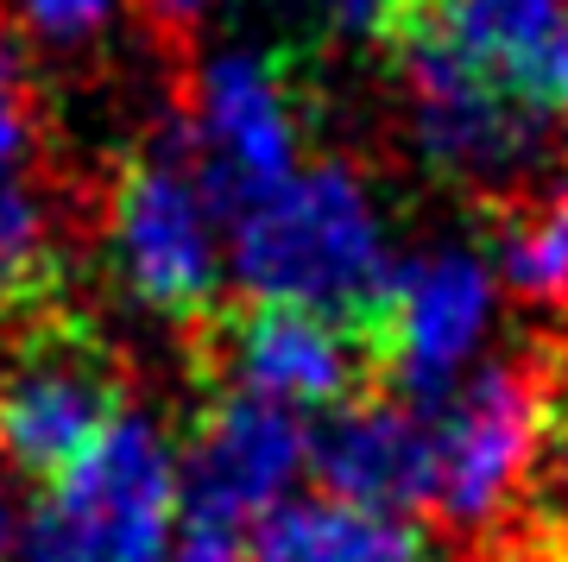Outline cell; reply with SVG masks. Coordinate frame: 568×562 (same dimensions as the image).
<instances>
[{"mask_svg": "<svg viewBox=\"0 0 568 562\" xmlns=\"http://www.w3.org/2000/svg\"><path fill=\"white\" fill-rule=\"evenodd\" d=\"M20 519H26V505L13 493V474L0 468V562H13V550H20Z\"/></svg>", "mask_w": 568, "mask_h": 562, "instance_id": "cell-19", "label": "cell"}, {"mask_svg": "<svg viewBox=\"0 0 568 562\" xmlns=\"http://www.w3.org/2000/svg\"><path fill=\"white\" fill-rule=\"evenodd\" d=\"M209 367L222 392L278 404L291 418H335L354 404L366 373V342L354 322L297 310V303H241L215 322Z\"/></svg>", "mask_w": 568, "mask_h": 562, "instance_id": "cell-9", "label": "cell"}, {"mask_svg": "<svg viewBox=\"0 0 568 562\" xmlns=\"http://www.w3.org/2000/svg\"><path fill=\"white\" fill-rule=\"evenodd\" d=\"M342 39H392L410 20V0H323Z\"/></svg>", "mask_w": 568, "mask_h": 562, "instance_id": "cell-17", "label": "cell"}, {"mask_svg": "<svg viewBox=\"0 0 568 562\" xmlns=\"http://www.w3.org/2000/svg\"><path fill=\"white\" fill-rule=\"evenodd\" d=\"M429 411V493L424 512L448 531L480 538L506 524L530 481L544 474L549 430H556V392L544 367L487 361L455 392L424 399Z\"/></svg>", "mask_w": 568, "mask_h": 562, "instance_id": "cell-5", "label": "cell"}, {"mask_svg": "<svg viewBox=\"0 0 568 562\" xmlns=\"http://www.w3.org/2000/svg\"><path fill=\"white\" fill-rule=\"evenodd\" d=\"M183 524V449L164 418L108 423L70 468L32 486L13 562H164Z\"/></svg>", "mask_w": 568, "mask_h": 562, "instance_id": "cell-2", "label": "cell"}, {"mask_svg": "<svg viewBox=\"0 0 568 562\" xmlns=\"http://www.w3.org/2000/svg\"><path fill=\"white\" fill-rule=\"evenodd\" d=\"M304 89L284 70V58H272L265 44H215L190 70L178 133L234 215L241 202L265 197L304 164Z\"/></svg>", "mask_w": 568, "mask_h": 562, "instance_id": "cell-8", "label": "cell"}, {"mask_svg": "<svg viewBox=\"0 0 568 562\" xmlns=\"http://www.w3.org/2000/svg\"><path fill=\"white\" fill-rule=\"evenodd\" d=\"M246 550L253 562H436L417 519L335 493H297L265 524H253Z\"/></svg>", "mask_w": 568, "mask_h": 562, "instance_id": "cell-13", "label": "cell"}, {"mask_svg": "<svg viewBox=\"0 0 568 562\" xmlns=\"http://www.w3.org/2000/svg\"><path fill=\"white\" fill-rule=\"evenodd\" d=\"M499 291L525 310H568V190L544 183L511 197L506 221L493 228L487 247Z\"/></svg>", "mask_w": 568, "mask_h": 562, "instance_id": "cell-14", "label": "cell"}, {"mask_svg": "<svg viewBox=\"0 0 568 562\" xmlns=\"http://www.w3.org/2000/svg\"><path fill=\"white\" fill-rule=\"evenodd\" d=\"M499 272L474 241H424L398 253L392 284L373 310V348L405 399H443L480 373L499 342Z\"/></svg>", "mask_w": 568, "mask_h": 562, "instance_id": "cell-7", "label": "cell"}, {"mask_svg": "<svg viewBox=\"0 0 568 562\" xmlns=\"http://www.w3.org/2000/svg\"><path fill=\"white\" fill-rule=\"evenodd\" d=\"M140 7H145V20L164 26V32H196L222 0H140Z\"/></svg>", "mask_w": 568, "mask_h": 562, "instance_id": "cell-18", "label": "cell"}, {"mask_svg": "<svg viewBox=\"0 0 568 562\" xmlns=\"http://www.w3.org/2000/svg\"><path fill=\"white\" fill-rule=\"evenodd\" d=\"M398 133L429 178L474 197H525L544 190L568 145V127L467 70L424 32H398Z\"/></svg>", "mask_w": 568, "mask_h": 562, "instance_id": "cell-4", "label": "cell"}, {"mask_svg": "<svg viewBox=\"0 0 568 562\" xmlns=\"http://www.w3.org/2000/svg\"><path fill=\"white\" fill-rule=\"evenodd\" d=\"M398 265L392 215L347 159H304L265 197L227 215V279L246 303H297L342 322L379 310Z\"/></svg>", "mask_w": 568, "mask_h": 562, "instance_id": "cell-1", "label": "cell"}, {"mask_svg": "<svg viewBox=\"0 0 568 562\" xmlns=\"http://www.w3.org/2000/svg\"><path fill=\"white\" fill-rule=\"evenodd\" d=\"M310 468H316V430L304 418L241 392H215V404L183 442V512L253 531L297 500Z\"/></svg>", "mask_w": 568, "mask_h": 562, "instance_id": "cell-10", "label": "cell"}, {"mask_svg": "<svg viewBox=\"0 0 568 562\" xmlns=\"http://www.w3.org/2000/svg\"><path fill=\"white\" fill-rule=\"evenodd\" d=\"M405 26L568 127V0H410Z\"/></svg>", "mask_w": 568, "mask_h": 562, "instance_id": "cell-11", "label": "cell"}, {"mask_svg": "<svg viewBox=\"0 0 568 562\" xmlns=\"http://www.w3.org/2000/svg\"><path fill=\"white\" fill-rule=\"evenodd\" d=\"M121 20V0H13V26L44 51H89Z\"/></svg>", "mask_w": 568, "mask_h": 562, "instance_id": "cell-15", "label": "cell"}, {"mask_svg": "<svg viewBox=\"0 0 568 562\" xmlns=\"http://www.w3.org/2000/svg\"><path fill=\"white\" fill-rule=\"evenodd\" d=\"M323 493L379 512H424L429 493V411L424 399H354L316 430Z\"/></svg>", "mask_w": 568, "mask_h": 562, "instance_id": "cell-12", "label": "cell"}, {"mask_svg": "<svg viewBox=\"0 0 568 562\" xmlns=\"http://www.w3.org/2000/svg\"><path fill=\"white\" fill-rule=\"evenodd\" d=\"M126 411V373L102 329L58 303L20 317L0 348V468L13 481H51Z\"/></svg>", "mask_w": 568, "mask_h": 562, "instance_id": "cell-6", "label": "cell"}, {"mask_svg": "<svg viewBox=\"0 0 568 562\" xmlns=\"http://www.w3.org/2000/svg\"><path fill=\"white\" fill-rule=\"evenodd\" d=\"M164 562H253V550H246L241 524L183 512V524H178V538H171V556Z\"/></svg>", "mask_w": 568, "mask_h": 562, "instance_id": "cell-16", "label": "cell"}, {"mask_svg": "<svg viewBox=\"0 0 568 562\" xmlns=\"http://www.w3.org/2000/svg\"><path fill=\"white\" fill-rule=\"evenodd\" d=\"M102 247L140 310L164 322H209L227 284V202L183 145L178 114L121 159L108 183Z\"/></svg>", "mask_w": 568, "mask_h": 562, "instance_id": "cell-3", "label": "cell"}]
</instances>
